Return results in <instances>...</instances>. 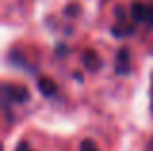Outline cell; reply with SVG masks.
Listing matches in <instances>:
<instances>
[{
	"mask_svg": "<svg viewBox=\"0 0 153 151\" xmlns=\"http://www.w3.org/2000/svg\"><path fill=\"white\" fill-rule=\"evenodd\" d=\"M4 95H6V99L10 97L14 103H25L27 99H29V91L25 89V87H22V85H6L4 87Z\"/></svg>",
	"mask_w": 153,
	"mask_h": 151,
	"instance_id": "6da1fadb",
	"label": "cell"
},
{
	"mask_svg": "<svg viewBox=\"0 0 153 151\" xmlns=\"http://www.w3.org/2000/svg\"><path fill=\"white\" fill-rule=\"evenodd\" d=\"M82 60H83V66H85L89 72H99V70H101V66H103L101 56H99L95 50H85V53H83V56H82Z\"/></svg>",
	"mask_w": 153,
	"mask_h": 151,
	"instance_id": "7a4b0ae2",
	"label": "cell"
},
{
	"mask_svg": "<svg viewBox=\"0 0 153 151\" xmlns=\"http://www.w3.org/2000/svg\"><path fill=\"white\" fill-rule=\"evenodd\" d=\"M128 72H130V50L120 49L116 54V74L126 76Z\"/></svg>",
	"mask_w": 153,
	"mask_h": 151,
	"instance_id": "3957f363",
	"label": "cell"
},
{
	"mask_svg": "<svg viewBox=\"0 0 153 151\" xmlns=\"http://www.w3.org/2000/svg\"><path fill=\"white\" fill-rule=\"evenodd\" d=\"M147 12H149V6L143 4V2H134V4H132V8H130V16H132L134 21H143V23H146Z\"/></svg>",
	"mask_w": 153,
	"mask_h": 151,
	"instance_id": "277c9868",
	"label": "cell"
},
{
	"mask_svg": "<svg viewBox=\"0 0 153 151\" xmlns=\"http://www.w3.org/2000/svg\"><path fill=\"white\" fill-rule=\"evenodd\" d=\"M56 89H58V87H56V83L52 81L51 78H41L39 79V91H41L45 97H52V95L56 93Z\"/></svg>",
	"mask_w": 153,
	"mask_h": 151,
	"instance_id": "5b68a950",
	"label": "cell"
},
{
	"mask_svg": "<svg viewBox=\"0 0 153 151\" xmlns=\"http://www.w3.org/2000/svg\"><path fill=\"white\" fill-rule=\"evenodd\" d=\"M79 151H97V145L93 140H83L79 144Z\"/></svg>",
	"mask_w": 153,
	"mask_h": 151,
	"instance_id": "8992f818",
	"label": "cell"
},
{
	"mask_svg": "<svg viewBox=\"0 0 153 151\" xmlns=\"http://www.w3.org/2000/svg\"><path fill=\"white\" fill-rule=\"evenodd\" d=\"M82 10L79 8V4L78 2H74V4H68L66 6V10H64V14H68V16H78V12Z\"/></svg>",
	"mask_w": 153,
	"mask_h": 151,
	"instance_id": "52a82bcc",
	"label": "cell"
},
{
	"mask_svg": "<svg viewBox=\"0 0 153 151\" xmlns=\"http://www.w3.org/2000/svg\"><path fill=\"white\" fill-rule=\"evenodd\" d=\"M146 23L149 27H153V6H149V12H147V19H146Z\"/></svg>",
	"mask_w": 153,
	"mask_h": 151,
	"instance_id": "ba28073f",
	"label": "cell"
},
{
	"mask_svg": "<svg viewBox=\"0 0 153 151\" xmlns=\"http://www.w3.org/2000/svg\"><path fill=\"white\" fill-rule=\"evenodd\" d=\"M116 18H118V19H124V16H126V14H124V10H122V8H120V6H116Z\"/></svg>",
	"mask_w": 153,
	"mask_h": 151,
	"instance_id": "9c48e42d",
	"label": "cell"
},
{
	"mask_svg": "<svg viewBox=\"0 0 153 151\" xmlns=\"http://www.w3.org/2000/svg\"><path fill=\"white\" fill-rule=\"evenodd\" d=\"M18 151H29V149H27V145H25V144H19V147H18Z\"/></svg>",
	"mask_w": 153,
	"mask_h": 151,
	"instance_id": "30bf717a",
	"label": "cell"
},
{
	"mask_svg": "<svg viewBox=\"0 0 153 151\" xmlns=\"http://www.w3.org/2000/svg\"><path fill=\"white\" fill-rule=\"evenodd\" d=\"M151 147H153V144H151Z\"/></svg>",
	"mask_w": 153,
	"mask_h": 151,
	"instance_id": "8fae6325",
	"label": "cell"
}]
</instances>
